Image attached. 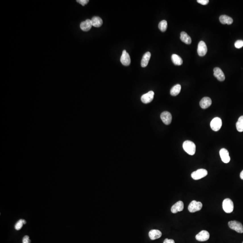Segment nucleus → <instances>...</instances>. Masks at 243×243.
<instances>
[{
    "instance_id": "nucleus-1",
    "label": "nucleus",
    "mask_w": 243,
    "mask_h": 243,
    "mask_svg": "<svg viewBox=\"0 0 243 243\" xmlns=\"http://www.w3.org/2000/svg\"><path fill=\"white\" fill-rule=\"evenodd\" d=\"M183 148L186 152L190 155H193L196 153V145L190 140H186L184 142Z\"/></svg>"
},
{
    "instance_id": "nucleus-2",
    "label": "nucleus",
    "mask_w": 243,
    "mask_h": 243,
    "mask_svg": "<svg viewBox=\"0 0 243 243\" xmlns=\"http://www.w3.org/2000/svg\"><path fill=\"white\" fill-rule=\"evenodd\" d=\"M228 226L230 229L235 230L239 233H243V226L241 223L236 221H229Z\"/></svg>"
},
{
    "instance_id": "nucleus-3",
    "label": "nucleus",
    "mask_w": 243,
    "mask_h": 243,
    "mask_svg": "<svg viewBox=\"0 0 243 243\" xmlns=\"http://www.w3.org/2000/svg\"><path fill=\"white\" fill-rule=\"evenodd\" d=\"M223 207L226 213H231L234 209V203L231 199L227 198L223 202Z\"/></svg>"
},
{
    "instance_id": "nucleus-4",
    "label": "nucleus",
    "mask_w": 243,
    "mask_h": 243,
    "mask_svg": "<svg viewBox=\"0 0 243 243\" xmlns=\"http://www.w3.org/2000/svg\"><path fill=\"white\" fill-rule=\"evenodd\" d=\"M203 204L202 203L196 200H193L188 206V209L190 213H195L202 209Z\"/></svg>"
},
{
    "instance_id": "nucleus-5",
    "label": "nucleus",
    "mask_w": 243,
    "mask_h": 243,
    "mask_svg": "<svg viewBox=\"0 0 243 243\" xmlns=\"http://www.w3.org/2000/svg\"><path fill=\"white\" fill-rule=\"evenodd\" d=\"M207 175V171L204 169H199L191 173V177L195 180L200 179L206 176Z\"/></svg>"
},
{
    "instance_id": "nucleus-6",
    "label": "nucleus",
    "mask_w": 243,
    "mask_h": 243,
    "mask_svg": "<svg viewBox=\"0 0 243 243\" xmlns=\"http://www.w3.org/2000/svg\"><path fill=\"white\" fill-rule=\"evenodd\" d=\"M222 126V121L221 119L218 117H216L213 119L210 123L211 128L213 131L217 132L219 131Z\"/></svg>"
},
{
    "instance_id": "nucleus-7",
    "label": "nucleus",
    "mask_w": 243,
    "mask_h": 243,
    "mask_svg": "<svg viewBox=\"0 0 243 243\" xmlns=\"http://www.w3.org/2000/svg\"><path fill=\"white\" fill-rule=\"evenodd\" d=\"M207 49L206 43L203 41H200L198 45L197 52L200 56H203L206 54Z\"/></svg>"
},
{
    "instance_id": "nucleus-8",
    "label": "nucleus",
    "mask_w": 243,
    "mask_h": 243,
    "mask_svg": "<svg viewBox=\"0 0 243 243\" xmlns=\"http://www.w3.org/2000/svg\"><path fill=\"white\" fill-rule=\"evenodd\" d=\"M155 93L153 91H149L148 93L144 94L141 97V101L144 104H148L151 102L153 99Z\"/></svg>"
},
{
    "instance_id": "nucleus-9",
    "label": "nucleus",
    "mask_w": 243,
    "mask_h": 243,
    "mask_svg": "<svg viewBox=\"0 0 243 243\" xmlns=\"http://www.w3.org/2000/svg\"><path fill=\"white\" fill-rule=\"evenodd\" d=\"M210 234L207 230H203L196 234V239L199 241H207L209 239Z\"/></svg>"
},
{
    "instance_id": "nucleus-10",
    "label": "nucleus",
    "mask_w": 243,
    "mask_h": 243,
    "mask_svg": "<svg viewBox=\"0 0 243 243\" xmlns=\"http://www.w3.org/2000/svg\"><path fill=\"white\" fill-rule=\"evenodd\" d=\"M220 155L221 160L224 163H227L230 161V157L229 156V152L225 148H223L220 151Z\"/></svg>"
},
{
    "instance_id": "nucleus-11",
    "label": "nucleus",
    "mask_w": 243,
    "mask_h": 243,
    "mask_svg": "<svg viewBox=\"0 0 243 243\" xmlns=\"http://www.w3.org/2000/svg\"><path fill=\"white\" fill-rule=\"evenodd\" d=\"M121 62L123 65L128 66L131 63V59L129 55L128 52H126V50H123L122 55L120 59Z\"/></svg>"
},
{
    "instance_id": "nucleus-12",
    "label": "nucleus",
    "mask_w": 243,
    "mask_h": 243,
    "mask_svg": "<svg viewBox=\"0 0 243 243\" xmlns=\"http://www.w3.org/2000/svg\"><path fill=\"white\" fill-rule=\"evenodd\" d=\"M161 119L164 124L169 125L171 123L172 120V116L169 112L164 111L161 114Z\"/></svg>"
},
{
    "instance_id": "nucleus-13",
    "label": "nucleus",
    "mask_w": 243,
    "mask_h": 243,
    "mask_svg": "<svg viewBox=\"0 0 243 243\" xmlns=\"http://www.w3.org/2000/svg\"><path fill=\"white\" fill-rule=\"evenodd\" d=\"M184 203L182 201H179L176 202L171 207V212L173 213H176L179 212H180L183 210Z\"/></svg>"
},
{
    "instance_id": "nucleus-14",
    "label": "nucleus",
    "mask_w": 243,
    "mask_h": 243,
    "mask_svg": "<svg viewBox=\"0 0 243 243\" xmlns=\"http://www.w3.org/2000/svg\"><path fill=\"white\" fill-rule=\"evenodd\" d=\"M213 71H214V76L217 78V80L221 82H223L225 80V75L220 68L218 67H216L213 69Z\"/></svg>"
},
{
    "instance_id": "nucleus-15",
    "label": "nucleus",
    "mask_w": 243,
    "mask_h": 243,
    "mask_svg": "<svg viewBox=\"0 0 243 243\" xmlns=\"http://www.w3.org/2000/svg\"><path fill=\"white\" fill-rule=\"evenodd\" d=\"M212 100L209 97H204L200 101V106L202 109H205L209 108L212 105Z\"/></svg>"
},
{
    "instance_id": "nucleus-16",
    "label": "nucleus",
    "mask_w": 243,
    "mask_h": 243,
    "mask_svg": "<svg viewBox=\"0 0 243 243\" xmlns=\"http://www.w3.org/2000/svg\"><path fill=\"white\" fill-rule=\"evenodd\" d=\"M80 28L83 31L87 32L90 30L92 28V25L91 20H86L83 21L80 24Z\"/></svg>"
},
{
    "instance_id": "nucleus-17",
    "label": "nucleus",
    "mask_w": 243,
    "mask_h": 243,
    "mask_svg": "<svg viewBox=\"0 0 243 243\" xmlns=\"http://www.w3.org/2000/svg\"><path fill=\"white\" fill-rule=\"evenodd\" d=\"M162 232L158 230H152L149 233V236L151 240L159 239L162 236Z\"/></svg>"
},
{
    "instance_id": "nucleus-18",
    "label": "nucleus",
    "mask_w": 243,
    "mask_h": 243,
    "mask_svg": "<svg viewBox=\"0 0 243 243\" xmlns=\"http://www.w3.org/2000/svg\"><path fill=\"white\" fill-rule=\"evenodd\" d=\"M150 57H151V53L149 52H146L144 54L141 61V66L142 67L144 68L147 66L150 59Z\"/></svg>"
},
{
    "instance_id": "nucleus-19",
    "label": "nucleus",
    "mask_w": 243,
    "mask_h": 243,
    "mask_svg": "<svg viewBox=\"0 0 243 243\" xmlns=\"http://www.w3.org/2000/svg\"><path fill=\"white\" fill-rule=\"evenodd\" d=\"M220 21L223 24H231L233 22V20L230 17L226 15H221L219 17Z\"/></svg>"
},
{
    "instance_id": "nucleus-20",
    "label": "nucleus",
    "mask_w": 243,
    "mask_h": 243,
    "mask_svg": "<svg viewBox=\"0 0 243 243\" xmlns=\"http://www.w3.org/2000/svg\"><path fill=\"white\" fill-rule=\"evenodd\" d=\"M92 25L96 28L101 27L103 24V20L101 18L98 16H94L91 20Z\"/></svg>"
},
{
    "instance_id": "nucleus-21",
    "label": "nucleus",
    "mask_w": 243,
    "mask_h": 243,
    "mask_svg": "<svg viewBox=\"0 0 243 243\" xmlns=\"http://www.w3.org/2000/svg\"><path fill=\"white\" fill-rule=\"evenodd\" d=\"M180 39L182 42L186 44H190L191 43V39L190 37L185 32H182L180 33Z\"/></svg>"
},
{
    "instance_id": "nucleus-22",
    "label": "nucleus",
    "mask_w": 243,
    "mask_h": 243,
    "mask_svg": "<svg viewBox=\"0 0 243 243\" xmlns=\"http://www.w3.org/2000/svg\"><path fill=\"white\" fill-rule=\"evenodd\" d=\"M172 61L173 64L176 65H181L183 63L182 58L176 54H173L172 55Z\"/></svg>"
},
{
    "instance_id": "nucleus-23",
    "label": "nucleus",
    "mask_w": 243,
    "mask_h": 243,
    "mask_svg": "<svg viewBox=\"0 0 243 243\" xmlns=\"http://www.w3.org/2000/svg\"><path fill=\"white\" fill-rule=\"evenodd\" d=\"M181 90V86L180 84H176L173 86L170 91V94L173 96L178 95Z\"/></svg>"
},
{
    "instance_id": "nucleus-24",
    "label": "nucleus",
    "mask_w": 243,
    "mask_h": 243,
    "mask_svg": "<svg viewBox=\"0 0 243 243\" xmlns=\"http://www.w3.org/2000/svg\"><path fill=\"white\" fill-rule=\"evenodd\" d=\"M236 126L238 131L239 132H243V116H241L238 119L236 123Z\"/></svg>"
},
{
    "instance_id": "nucleus-25",
    "label": "nucleus",
    "mask_w": 243,
    "mask_h": 243,
    "mask_svg": "<svg viewBox=\"0 0 243 243\" xmlns=\"http://www.w3.org/2000/svg\"><path fill=\"white\" fill-rule=\"evenodd\" d=\"M167 21L165 20H163L161 21L160 23H159V28L160 29L161 31L164 32L166 31L167 29Z\"/></svg>"
},
{
    "instance_id": "nucleus-26",
    "label": "nucleus",
    "mask_w": 243,
    "mask_h": 243,
    "mask_svg": "<svg viewBox=\"0 0 243 243\" xmlns=\"http://www.w3.org/2000/svg\"><path fill=\"white\" fill-rule=\"evenodd\" d=\"M24 223H23L22 219H20L16 223L15 226H14V228L16 229V230H20L21 229L22 227H23Z\"/></svg>"
},
{
    "instance_id": "nucleus-27",
    "label": "nucleus",
    "mask_w": 243,
    "mask_h": 243,
    "mask_svg": "<svg viewBox=\"0 0 243 243\" xmlns=\"http://www.w3.org/2000/svg\"><path fill=\"white\" fill-rule=\"evenodd\" d=\"M234 46L236 48L240 49L243 47V40H237L234 43Z\"/></svg>"
},
{
    "instance_id": "nucleus-28",
    "label": "nucleus",
    "mask_w": 243,
    "mask_h": 243,
    "mask_svg": "<svg viewBox=\"0 0 243 243\" xmlns=\"http://www.w3.org/2000/svg\"><path fill=\"white\" fill-rule=\"evenodd\" d=\"M23 243H31V240H29L28 236H25L23 239Z\"/></svg>"
},
{
    "instance_id": "nucleus-29",
    "label": "nucleus",
    "mask_w": 243,
    "mask_h": 243,
    "mask_svg": "<svg viewBox=\"0 0 243 243\" xmlns=\"http://www.w3.org/2000/svg\"><path fill=\"white\" fill-rule=\"evenodd\" d=\"M77 1L78 3L82 5V6H84L85 5L88 3L89 1L88 0H78Z\"/></svg>"
},
{
    "instance_id": "nucleus-30",
    "label": "nucleus",
    "mask_w": 243,
    "mask_h": 243,
    "mask_svg": "<svg viewBox=\"0 0 243 243\" xmlns=\"http://www.w3.org/2000/svg\"><path fill=\"white\" fill-rule=\"evenodd\" d=\"M197 2L203 5H206L209 3V0H198Z\"/></svg>"
},
{
    "instance_id": "nucleus-31",
    "label": "nucleus",
    "mask_w": 243,
    "mask_h": 243,
    "mask_svg": "<svg viewBox=\"0 0 243 243\" xmlns=\"http://www.w3.org/2000/svg\"><path fill=\"white\" fill-rule=\"evenodd\" d=\"M163 243H175V241L172 239H166L164 240Z\"/></svg>"
},
{
    "instance_id": "nucleus-32",
    "label": "nucleus",
    "mask_w": 243,
    "mask_h": 243,
    "mask_svg": "<svg viewBox=\"0 0 243 243\" xmlns=\"http://www.w3.org/2000/svg\"><path fill=\"white\" fill-rule=\"evenodd\" d=\"M240 177L241 179L243 180V170L241 172V173H240Z\"/></svg>"
},
{
    "instance_id": "nucleus-33",
    "label": "nucleus",
    "mask_w": 243,
    "mask_h": 243,
    "mask_svg": "<svg viewBox=\"0 0 243 243\" xmlns=\"http://www.w3.org/2000/svg\"><path fill=\"white\" fill-rule=\"evenodd\" d=\"M22 221H23V223H24V224H25L26 223V221L22 219Z\"/></svg>"
},
{
    "instance_id": "nucleus-34",
    "label": "nucleus",
    "mask_w": 243,
    "mask_h": 243,
    "mask_svg": "<svg viewBox=\"0 0 243 243\" xmlns=\"http://www.w3.org/2000/svg\"><path fill=\"white\" fill-rule=\"evenodd\" d=\"M242 243H243V242H242Z\"/></svg>"
}]
</instances>
